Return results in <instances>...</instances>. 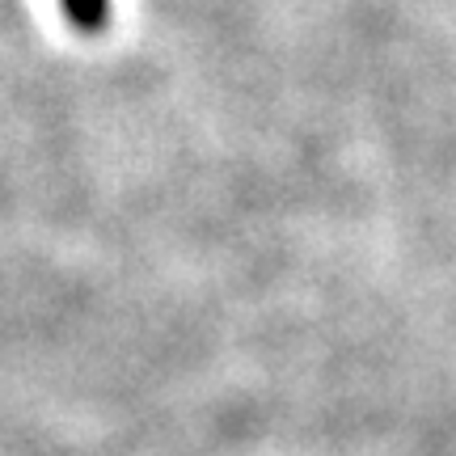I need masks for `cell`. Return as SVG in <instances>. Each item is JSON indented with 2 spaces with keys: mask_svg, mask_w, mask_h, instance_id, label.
I'll return each instance as SVG.
<instances>
[{
  "mask_svg": "<svg viewBox=\"0 0 456 456\" xmlns=\"http://www.w3.org/2000/svg\"><path fill=\"white\" fill-rule=\"evenodd\" d=\"M106 9H110V0H64L68 21L85 34H94L106 26Z\"/></svg>",
  "mask_w": 456,
  "mask_h": 456,
  "instance_id": "obj_1",
  "label": "cell"
}]
</instances>
